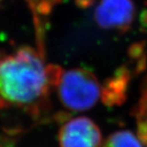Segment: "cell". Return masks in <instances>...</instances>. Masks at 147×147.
I'll list each match as a JSON object with an SVG mask.
<instances>
[{
  "label": "cell",
  "instance_id": "obj_1",
  "mask_svg": "<svg viewBox=\"0 0 147 147\" xmlns=\"http://www.w3.org/2000/svg\"><path fill=\"white\" fill-rule=\"evenodd\" d=\"M62 72L57 66H45L29 46L0 53V109L18 108L36 114L44 108L51 88L58 85Z\"/></svg>",
  "mask_w": 147,
  "mask_h": 147
},
{
  "label": "cell",
  "instance_id": "obj_2",
  "mask_svg": "<svg viewBox=\"0 0 147 147\" xmlns=\"http://www.w3.org/2000/svg\"><path fill=\"white\" fill-rule=\"evenodd\" d=\"M57 88L62 106L72 112L90 110L96 106L102 92L96 76L81 67L62 72Z\"/></svg>",
  "mask_w": 147,
  "mask_h": 147
},
{
  "label": "cell",
  "instance_id": "obj_3",
  "mask_svg": "<svg viewBox=\"0 0 147 147\" xmlns=\"http://www.w3.org/2000/svg\"><path fill=\"white\" fill-rule=\"evenodd\" d=\"M60 147H101L102 135L98 125L81 116L66 121L59 130Z\"/></svg>",
  "mask_w": 147,
  "mask_h": 147
},
{
  "label": "cell",
  "instance_id": "obj_4",
  "mask_svg": "<svg viewBox=\"0 0 147 147\" xmlns=\"http://www.w3.org/2000/svg\"><path fill=\"white\" fill-rule=\"evenodd\" d=\"M135 17V5L132 0H100L94 18L104 29L127 30Z\"/></svg>",
  "mask_w": 147,
  "mask_h": 147
},
{
  "label": "cell",
  "instance_id": "obj_5",
  "mask_svg": "<svg viewBox=\"0 0 147 147\" xmlns=\"http://www.w3.org/2000/svg\"><path fill=\"white\" fill-rule=\"evenodd\" d=\"M101 147H144L135 134L129 130H121L111 134Z\"/></svg>",
  "mask_w": 147,
  "mask_h": 147
},
{
  "label": "cell",
  "instance_id": "obj_6",
  "mask_svg": "<svg viewBox=\"0 0 147 147\" xmlns=\"http://www.w3.org/2000/svg\"><path fill=\"white\" fill-rule=\"evenodd\" d=\"M52 5L49 0H41V1L35 6V11L40 14H49L51 11Z\"/></svg>",
  "mask_w": 147,
  "mask_h": 147
},
{
  "label": "cell",
  "instance_id": "obj_7",
  "mask_svg": "<svg viewBox=\"0 0 147 147\" xmlns=\"http://www.w3.org/2000/svg\"><path fill=\"white\" fill-rule=\"evenodd\" d=\"M94 2H95V0H75L76 5L81 9H86L90 7L94 4Z\"/></svg>",
  "mask_w": 147,
  "mask_h": 147
},
{
  "label": "cell",
  "instance_id": "obj_8",
  "mask_svg": "<svg viewBox=\"0 0 147 147\" xmlns=\"http://www.w3.org/2000/svg\"><path fill=\"white\" fill-rule=\"evenodd\" d=\"M139 20H140V23L144 27L147 28V9H144L143 11L140 13Z\"/></svg>",
  "mask_w": 147,
  "mask_h": 147
}]
</instances>
